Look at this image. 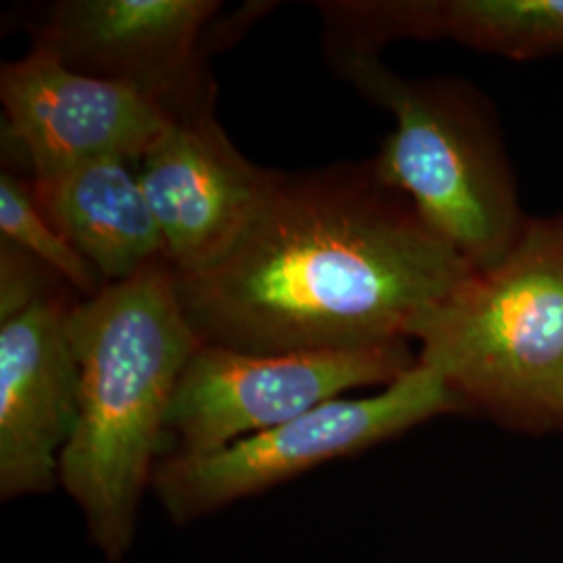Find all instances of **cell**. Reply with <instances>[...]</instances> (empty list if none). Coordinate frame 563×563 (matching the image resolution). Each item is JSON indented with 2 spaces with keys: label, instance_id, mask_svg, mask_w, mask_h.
<instances>
[{
  "label": "cell",
  "instance_id": "obj_1",
  "mask_svg": "<svg viewBox=\"0 0 563 563\" xmlns=\"http://www.w3.org/2000/svg\"><path fill=\"white\" fill-rule=\"evenodd\" d=\"M474 272L367 162L278 172L222 257L174 276L201 344L269 355L409 342Z\"/></svg>",
  "mask_w": 563,
  "mask_h": 563
},
{
  "label": "cell",
  "instance_id": "obj_2",
  "mask_svg": "<svg viewBox=\"0 0 563 563\" xmlns=\"http://www.w3.org/2000/svg\"><path fill=\"white\" fill-rule=\"evenodd\" d=\"M67 328L80 365V411L60 455L59 486L78 505L90 543L118 563L134 543L172 399L201 341L167 262L74 302Z\"/></svg>",
  "mask_w": 563,
  "mask_h": 563
},
{
  "label": "cell",
  "instance_id": "obj_3",
  "mask_svg": "<svg viewBox=\"0 0 563 563\" xmlns=\"http://www.w3.org/2000/svg\"><path fill=\"white\" fill-rule=\"evenodd\" d=\"M409 341L463 409L528 432L563 428V218L526 222L504 262L422 313Z\"/></svg>",
  "mask_w": 563,
  "mask_h": 563
},
{
  "label": "cell",
  "instance_id": "obj_4",
  "mask_svg": "<svg viewBox=\"0 0 563 563\" xmlns=\"http://www.w3.org/2000/svg\"><path fill=\"white\" fill-rule=\"evenodd\" d=\"M395 115L374 169L476 272L504 262L523 225L509 172L476 104L446 81L402 80L376 55L330 59Z\"/></svg>",
  "mask_w": 563,
  "mask_h": 563
},
{
  "label": "cell",
  "instance_id": "obj_5",
  "mask_svg": "<svg viewBox=\"0 0 563 563\" xmlns=\"http://www.w3.org/2000/svg\"><path fill=\"white\" fill-rule=\"evenodd\" d=\"M465 411L453 390L422 363L383 393L334 399L249 439L199 457H163L153 490L172 522L190 523L295 481L309 470Z\"/></svg>",
  "mask_w": 563,
  "mask_h": 563
},
{
  "label": "cell",
  "instance_id": "obj_6",
  "mask_svg": "<svg viewBox=\"0 0 563 563\" xmlns=\"http://www.w3.org/2000/svg\"><path fill=\"white\" fill-rule=\"evenodd\" d=\"M418 365L407 342L255 355L201 344L174 393L169 455L199 457L290 422L342 393L390 386Z\"/></svg>",
  "mask_w": 563,
  "mask_h": 563
},
{
  "label": "cell",
  "instance_id": "obj_7",
  "mask_svg": "<svg viewBox=\"0 0 563 563\" xmlns=\"http://www.w3.org/2000/svg\"><path fill=\"white\" fill-rule=\"evenodd\" d=\"M216 0H60L34 27V46L74 71L120 81L172 121L213 109L205 30Z\"/></svg>",
  "mask_w": 563,
  "mask_h": 563
},
{
  "label": "cell",
  "instance_id": "obj_8",
  "mask_svg": "<svg viewBox=\"0 0 563 563\" xmlns=\"http://www.w3.org/2000/svg\"><path fill=\"white\" fill-rule=\"evenodd\" d=\"M0 101L32 180L95 159H142L172 125L136 88L74 71L38 46L2 63Z\"/></svg>",
  "mask_w": 563,
  "mask_h": 563
},
{
  "label": "cell",
  "instance_id": "obj_9",
  "mask_svg": "<svg viewBox=\"0 0 563 563\" xmlns=\"http://www.w3.org/2000/svg\"><path fill=\"white\" fill-rule=\"evenodd\" d=\"M276 174L242 155L213 109L172 121L139 169L172 272L184 276L220 260L255 216Z\"/></svg>",
  "mask_w": 563,
  "mask_h": 563
},
{
  "label": "cell",
  "instance_id": "obj_10",
  "mask_svg": "<svg viewBox=\"0 0 563 563\" xmlns=\"http://www.w3.org/2000/svg\"><path fill=\"white\" fill-rule=\"evenodd\" d=\"M69 307L44 295L0 323V499L46 495L80 411Z\"/></svg>",
  "mask_w": 563,
  "mask_h": 563
},
{
  "label": "cell",
  "instance_id": "obj_11",
  "mask_svg": "<svg viewBox=\"0 0 563 563\" xmlns=\"http://www.w3.org/2000/svg\"><path fill=\"white\" fill-rule=\"evenodd\" d=\"M34 201L104 284L128 280L165 260V242L141 178L128 159L107 157L30 181Z\"/></svg>",
  "mask_w": 563,
  "mask_h": 563
},
{
  "label": "cell",
  "instance_id": "obj_12",
  "mask_svg": "<svg viewBox=\"0 0 563 563\" xmlns=\"http://www.w3.org/2000/svg\"><path fill=\"white\" fill-rule=\"evenodd\" d=\"M441 34L514 59L563 51V0H446Z\"/></svg>",
  "mask_w": 563,
  "mask_h": 563
},
{
  "label": "cell",
  "instance_id": "obj_13",
  "mask_svg": "<svg viewBox=\"0 0 563 563\" xmlns=\"http://www.w3.org/2000/svg\"><path fill=\"white\" fill-rule=\"evenodd\" d=\"M0 234L2 241L13 242L30 257L44 263L53 274L78 288L86 299L107 286L95 265L48 222L32 197L30 184L18 180L13 174L0 176Z\"/></svg>",
  "mask_w": 563,
  "mask_h": 563
},
{
  "label": "cell",
  "instance_id": "obj_14",
  "mask_svg": "<svg viewBox=\"0 0 563 563\" xmlns=\"http://www.w3.org/2000/svg\"><path fill=\"white\" fill-rule=\"evenodd\" d=\"M325 23V53L376 55L388 38L441 36L439 2H320Z\"/></svg>",
  "mask_w": 563,
  "mask_h": 563
},
{
  "label": "cell",
  "instance_id": "obj_15",
  "mask_svg": "<svg viewBox=\"0 0 563 563\" xmlns=\"http://www.w3.org/2000/svg\"><path fill=\"white\" fill-rule=\"evenodd\" d=\"M41 267L46 265L30 257L13 242H0V323L18 318L48 295L42 288Z\"/></svg>",
  "mask_w": 563,
  "mask_h": 563
}]
</instances>
